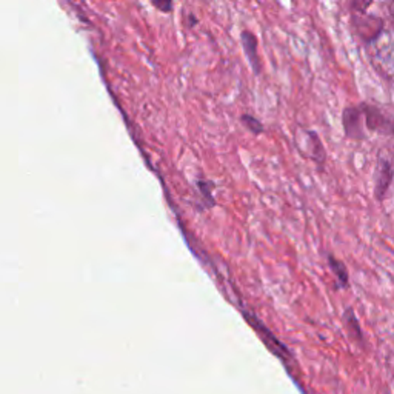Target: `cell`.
Wrapping results in <instances>:
<instances>
[{
  "instance_id": "4",
  "label": "cell",
  "mask_w": 394,
  "mask_h": 394,
  "mask_svg": "<svg viewBox=\"0 0 394 394\" xmlns=\"http://www.w3.org/2000/svg\"><path fill=\"white\" fill-rule=\"evenodd\" d=\"M331 265L336 266V268H344V266H342L340 264H339V266H338L336 264H334V260H333V259H331ZM344 271H345V270H342V273H340V280L344 282V284H345V282H347V273H344ZM336 274H339V271H336Z\"/></svg>"
},
{
  "instance_id": "1",
  "label": "cell",
  "mask_w": 394,
  "mask_h": 394,
  "mask_svg": "<svg viewBox=\"0 0 394 394\" xmlns=\"http://www.w3.org/2000/svg\"><path fill=\"white\" fill-rule=\"evenodd\" d=\"M376 63L394 84V42H384L376 50Z\"/></svg>"
},
{
  "instance_id": "3",
  "label": "cell",
  "mask_w": 394,
  "mask_h": 394,
  "mask_svg": "<svg viewBox=\"0 0 394 394\" xmlns=\"http://www.w3.org/2000/svg\"><path fill=\"white\" fill-rule=\"evenodd\" d=\"M154 3L158 5V8L162 11H169L173 0H154Z\"/></svg>"
},
{
  "instance_id": "2",
  "label": "cell",
  "mask_w": 394,
  "mask_h": 394,
  "mask_svg": "<svg viewBox=\"0 0 394 394\" xmlns=\"http://www.w3.org/2000/svg\"><path fill=\"white\" fill-rule=\"evenodd\" d=\"M242 42H243L245 50H247V54L250 57L252 66H255L256 71H259V57H257V51H256L257 45H256L255 36L250 34V33H243L242 34Z\"/></svg>"
}]
</instances>
